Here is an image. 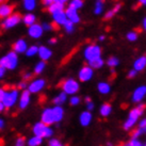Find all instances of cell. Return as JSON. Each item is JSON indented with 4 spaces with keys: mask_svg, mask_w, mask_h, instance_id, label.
Here are the masks:
<instances>
[{
    "mask_svg": "<svg viewBox=\"0 0 146 146\" xmlns=\"http://www.w3.org/2000/svg\"><path fill=\"white\" fill-rule=\"evenodd\" d=\"M64 117V110L61 106H56L53 108H47L42 113V123L46 125H52L54 123L61 122Z\"/></svg>",
    "mask_w": 146,
    "mask_h": 146,
    "instance_id": "obj_1",
    "label": "cell"
},
{
    "mask_svg": "<svg viewBox=\"0 0 146 146\" xmlns=\"http://www.w3.org/2000/svg\"><path fill=\"white\" fill-rule=\"evenodd\" d=\"M143 109H144V106L140 105L139 107H137V108H134V109H132L130 111L128 118L124 123V129L129 131V130H131L133 128L134 125L139 121V118L141 117V115L143 114Z\"/></svg>",
    "mask_w": 146,
    "mask_h": 146,
    "instance_id": "obj_2",
    "label": "cell"
},
{
    "mask_svg": "<svg viewBox=\"0 0 146 146\" xmlns=\"http://www.w3.org/2000/svg\"><path fill=\"white\" fill-rule=\"evenodd\" d=\"M33 133H34V135L41 137L43 139H48L50 137H52L53 130L48 125L40 122V123H36L35 125L33 126Z\"/></svg>",
    "mask_w": 146,
    "mask_h": 146,
    "instance_id": "obj_3",
    "label": "cell"
},
{
    "mask_svg": "<svg viewBox=\"0 0 146 146\" xmlns=\"http://www.w3.org/2000/svg\"><path fill=\"white\" fill-rule=\"evenodd\" d=\"M17 64H18V58L15 51H11L5 57L0 59V65L5 69H14Z\"/></svg>",
    "mask_w": 146,
    "mask_h": 146,
    "instance_id": "obj_4",
    "label": "cell"
},
{
    "mask_svg": "<svg viewBox=\"0 0 146 146\" xmlns=\"http://www.w3.org/2000/svg\"><path fill=\"white\" fill-rule=\"evenodd\" d=\"M18 96H19V93H18V90L17 89H13L11 91H5V94H4V97L2 99V102L4 105V108L7 109H10L12 108L13 106L16 104L17 99H18Z\"/></svg>",
    "mask_w": 146,
    "mask_h": 146,
    "instance_id": "obj_5",
    "label": "cell"
},
{
    "mask_svg": "<svg viewBox=\"0 0 146 146\" xmlns=\"http://www.w3.org/2000/svg\"><path fill=\"white\" fill-rule=\"evenodd\" d=\"M61 86L63 89V92L66 93L67 95H75L80 89L79 83L74 79H66L65 81L62 82Z\"/></svg>",
    "mask_w": 146,
    "mask_h": 146,
    "instance_id": "obj_6",
    "label": "cell"
},
{
    "mask_svg": "<svg viewBox=\"0 0 146 146\" xmlns=\"http://www.w3.org/2000/svg\"><path fill=\"white\" fill-rule=\"evenodd\" d=\"M100 54H102V49L97 45H90L84 50V57L88 61L99 58Z\"/></svg>",
    "mask_w": 146,
    "mask_h": 146,
    "instance_id": "obj_7",
    "label": "cell"
},
{
    "mask_svg": "<svg viewBox=\"0 0 146 146\" xmlns=\"http://www.w3.org/2000/svg\"><path fill=\"white\" fill-rule=\"evenodd\" d=\"M21 21V14H18V13H15V14H13V15H10L8 16V18L3 21V28L5 29H9V28H12L14 26H16L19 21Z\"/></svg>",
    "mask_w": 146,
    "mask_h": 146,
    "instance_id": "obj_8",
    "label": "cell"
},
{
    "mask_svg": "<svg viewBox=\"0 0 146 146\" xmlns=\"http://www.w3.org/2000/svg\"><path fill=\"white\" fill-rule=\"evenodd\" d=\"M44 86H45L44 79H37V80H34V81H32L29 84L28 91L30 93H38V92H41L42 90L44 89Z\"/></svg>",
    "mask_w": 146,
    "mask_h": 146,
    "instance_id": "obj_9",
    "label": "cell"
},
{
    "mask_svg": "<svg viewBox=\"0 0 146 146\" xmlns=\"http://www.w3.org/2000/svg\"><path fill=\"white\" fill-rule=\"evenodd\" d=\"M93 77V68L90 66H84L80 69L79 72V80L82 82L89 81L91 78Z\"/></svg>",
    "mask_w": 146,
    "mask_h": 146,
    "instance_id": "obj_10",
    "label": "cell"
},
{
    "mask_svg": "<svg viewBox=\"0 0 146 146\" xmlns=\"http://www.w3.org/2000/svg\"><path fill=\"white\" fill-rule=\"evenodd\" d=\"M146 95V86L142 85V86H139L138 89H135V91L132 94V102H141L142 99L145 97Z\"/></svg>",
    "mask_w": 146,
    "mask_h": 146,
    "instance_id": "obj_11",
    "label": "cell"
},
{
    "mask_svg": "<svg viewBox=\"0 0 146 146\" xmlns=\"http://www.w3.org/2000/svg\"><path fill=\"white\" fill-rule=\"evenodd\" d=\"M30 92L28 90H25L24 92L21 93V97H19V109L24 110L26 109L29 106V102H30Z\"/></svg>",
    "mask_w": 146,
    "mask_h": 146,
    "instance_id": "obj_12",
    "label": "cell"
},
{
    "mask_svg": "<svg viewBox=\"0 0 146 146\" xmlns=\"http://www.w3.org/2000/svg\"><path fill=\"white\" fill-rule=\"evenodd\" d=\"M43 33V28L42 26L36 24H33L31 26H29V35L33 38H38Z\"/></svg>",
    "mask_w": 146,
    "mask_h": 146,
    "instance_id": "obj_13",
    "label": "cell"
},
{
    "mask_svg": "<svg viewBox=\"0 0 146 146\" xmlns=\"http://www.w3.org/2000/svg\"><path fill=\"white\" fill-rule=\"evenodd\" d=\"M65 14H66L67 19H68L69 21H72L73 24H77V23L80 21V17H79V15H78L77 10H75V9L69 7V8L66 10Z\"/></svg>",
    "mask_w": 146,
    "mask_h": 146,
    "instance_id": "obj_14",
    "label": "cell"
},
{
    "mask_svg": "<svg viewBox=\"0 0 146 146\" xmlns=\"http://www.w3.org/2000/svg\"><path fill=\"white\" fill-rule=\"evenodd\" d=\"M52 16H53V21L57 25H63L65 21H67L66 14H65V12L63 10H59V11L53 12Z\"/></svg>",
    "mask_w": 146,
    "mask_h": 146,
    "instance_id": "obj_15",
    "label": "cell"
},
{
    "mask_svg": "<svg viewBox=\"0 0 146 146\" xmlns=\"http://www.w3.org/2000/svg\"><path fill=\"white\" fill-rule=\"evenodd\" d=\"M92 117H93V116H92V114H91L90 111L82 112V113L80 114V117H79L80 124H81L82 126H84V127L89 126L90 124H91V122H92Z\"/></svg>",
    "mask_w": 146,
    "mask_h": 146,
    "instance_id": "obj_16",
    "label": "cell"
},
{
    "mask_svg": "<svg viewBox=\"0 0 146 146\" xmlns=\"http://www.w3.org/2000/svg\"><path fill=\"white\" fill-rule=\"evenodd\" d=\"M13 12V5L10 4H1L0 5V18H4V17L10 16Z\"/></svg>",
    "mask_w": 146,
    "mask_h": 146,
    "instance_id": "obj_17",
    "label": "cell"
},
{
    "mask_svg": "<svg viewBox=\"0 0 146 146\" xmlns=\"http://www.w3.org/2000/svg\"><path fill=\"white\" fill-rule=\"evenodd\" d=\"M27 43L24 41V40H19V41H17L15 44L13 45V49H14V51L16 53H23V52H26V50H27Z\"/></svg>",
    "mask_w": 146,
    "mask_h": 146,
    "instance_id": "obj_18",
    "label": "cell"
},
{
    "mask_svg": "<svg viewBox=\"0 0 146 146\" xmlns=\"http://www.w3.org/2000/svg\"><path fill=\"white\" fill-rule=\"evenodd\" d=\"M37 53H38V56H40V58H41L43 61L48 60L49 58L51 57V54H52L51 50H50V49H48L47 47H45V46H42V47H40V48H38V50H37Z\"/></svg>",
    "mask_w": 146,
    "mask_h": 146,
    "instance_id": "obj_19",
    "label": "cell"
},
{
    "mask_svg": "<svg viewBox=\"0 0 146 146\" xmlns=\"http://www.w3.org/2000/svg\"><path fill=\"white\" fill-rule=\"evenodd\" d=\"M146 66V58L143 56V57L139 58L138 60H135V62L133 63V69L137 70V72H141L145 68Z\"/></svg>",
    "mask_w": 146,
    "mask_h": 146,
    "instance_id": "obj_20",
    "label": "cell"
},
{
    "mask_svg": "<svg viewBox=\"0 0 146 146\" xmlns=\"http://www.w3.org/2000/svg\"><path fill=\"white\" fill-rule=\"evenodd\" d=\"M111 112H112V106L110 105V104H104L100 107V115L104 116V117L109 116Z\"/></svg>",
    "mask_w": 146,
    "mask_h": 146,
    "instance_id": "obj_21",
    "label": "cell"
},
{
    "mask_svg": "<svg viewBox=\"0 0 146 146\" xmlns=\"http://www.w3.org/2000/svg\"><path fill=\"white\" fill-rule=\"evenodd\" d=\"M102 65H104V60L100 57L89 61V66L92 68H100Z\"/></svg>",
    "mask_w": 146,
    "mask_h": 146,
    "instance_id": "obj_22",
    "label": "cell"
},
{
    "mask_svg": "<svg viewBox=\"0 0 146 146\" xmlns=\"http://www.w3.org/2000/svg\"><path fill=\"white\" fill-rule=\"evenodd\" d=\"M66 98H67V94L64 93V92H61L57 97L53 99V102L56 106H61L66 102Z\"/></svg>",
    "mask_w": 146,
    "mask_h": 146,
    "instance_id": "obj_23",
    "label": "cell"
},
{
    "mask_svg": "<svg viewBox=\"0 0 146 146\" xmlns=\"http://www.w3.org/2000/svg\"><path fill=\"white\" fill-rule=\"evenodd\" d=\"M63 8H64V4L59 3V2H56V1H52V2L48 5V11L52 14V13L56 12V11L63 10Z\"/></svg>",
    "mask_w": 146,
    "mask_h": 146,
    "instance_id": "obj_24",
    "label": "cell"
},
{
    "mask_svg": "<svg viewBox=\"0 0 146 146\" xmlns=\"http://www.w3.org/2000/svg\"><path fill=\"white\" fill-rule=\"evenodd\" d=\"M119 146H145V143L142 142L139 138H131V140L128 143L122 144Z\"/></svg>",
    "mask_w": 146,
    "mask_h": 146,
    "instance_id": "obj_25",
    "label": "cell"
},
{
    "mask_svg": "<svg viewBox=\"0 0 146 146\" xmlns=\"http://www.w3.org/2000/svg\"><path fill=\"white\" fill-rule=\"evenodd\" d=\"M97 89H98V91H99V93L108 94V93H110V90H111V88H110L109 83H107V82H100V83L98 84Z\"/></svg>",
    "mask_w": 146,
    "mask_h": 146,
    "instance_id": "obj_26",
    "label": "cell"
},
{
    "mask_svg": "<svg viewBox=\"0 0 146 146\" xmlns=\"http://www.w3.org/2000/svg\"><path fill=\"white\" fill-rule=\"evenodd\" d=\"M43 143V138L41 137H37V135H34L28 141V145L29 146H40Z\"/></svg>",
    "mask_w": 146,
    "mask_h": 146,
    "instance_id": "obj_27",
    "label": "cell"
},
{
    "mask_svg": "<svg viewBox=\"0 0 146 146\" xmlns=\"http://www.w3.org/2000/svg\"><path fill=\"white\" fill-rule=\"evenodd\" d=\"M121 7H122V4L118 3L116 4L115 7L113 8V10H111V11H109V12L106 13L105 15V19H110V18H112L113 17V15L115 14V13H117L118 11H119V9H121Z\"/></svg>",
    "mask_w": 146,
    "mask_h": 146,
    "instance_id": "obj_28",
    "label": "cell"
},
{
    "mask_svg": "<svg viewBox=\"0 0 146 146\" xmlns=\"http://www.w3.org/2000/svg\"><path fill=\"white\" fill-rule=\"evenodd\" d=\"M35 4H36V0H24V7L26 10L31 11L35 8Z\"/></svg>",
    "mask_w": 146,
    "mask_h": 146,
    "instance_id": "obj_29",
    "label": "cell"
},
{
    "mask_svg": "<svg viewBox=\"0 0 146 146\" xmlns=\"http://www.w3.org/2000/svg\"><path fill=\"white\" fill-rule=\"evenodd\" d=\"M34 21H35V16L33 15V14H27L26 16L24 17V23L25 25H27V26H31V25L34 24Z\"/></svg>",
    "mask_w": 146,
    "mask_h": 146,
    "instance_id": "obj_30",
    "label": "cell"
},
{
    "mask_svg": "<svg viewBox=\"0 0 146 146\" xmlns=\"http://www.w3.org/2000/svg\"><path fill=\"white\" fill-rule=\"evenodd\" d=\"M145 129L146 128H140V127L137 129H133L131 138H140L142 134H145Z\"/></svg>",
    "mask_w": 146,
    "mask_h": 146,
    "instance_id": "obj_31",
    "label": "cell"
},
{
    "mask_svg": "<svg viewBox=\"0 0 146 146\" xmlns=\"http://www.w3.org/2000/svg\"><path fill=\"white\" fill-rule=\"evenodd\" d=\"M45 66H46V64H45L44 61L38 62V63L36 64V66H35V68H34V73L36 74V75H40V74L44 70Z\"/></svg>",
    "mask_w": 146,
    "mask_h": 146,
    "instance_id": "obj_32",
    "label": "cell"
},
{
    "mask_svg": "<svg viewBox=\"0 0 146 146\" xmlns=\"http://www.w3.org/2000/svg\"><path fill=\"white\" fill-rule=\"evenodd\" d=\"M82 5H83L82 0H72V1H70V4H69V7H70V8H73V9H75V10L80 9Z\"/></svg>",
    "mask_w": 146,
    "mask_h": 146,
    "instance_id": "obj_33",
    "label": "cell"
},
{
    "mask_svg": "<svg viewBox=\"0 0 146 146\" xmlns=\"http://www.w3.org/2000/svg\"><path fill=\"white\" fill-rule=\"evenodd\" d=\"M63 26H64V28L67 33H72L74 31V24L72 23V21H69L68 19L63 24Z\"/></svg>",
    "mask_w": 146,
    "mask_h": 146,
    "instance_id": "obj_34",
    "label": "cell"
},
{
    "mask_svg": "<svg viewBox=\"0 0 146 146\" xmlns=\"http://www.w3.org/2000/svg\"><path fill=\"white\" fill-rule=\"evenodd\" d=\"M37 50H38V47H36V46H31L30 48H27L26 53H27L28 57H32V56H34V54H36Z\"/></svg>",
    "mask_w": 146,
    "mask_h": 146,
    "instance_id": "obj_35",
    "label": "cell"
},
{
    "mask_svg": "<svg viewBox=\"0 0 146 146\" xmlns=\"http://www.w3.org/2000/svg\"><path fill=\"white\" fill-rule=\"evenodd\" d=\"M108 65H109L110 67H115V66L118 65V60L114 57L110 58L109 60H108Z\"/></svg>",
    "mask_w": 146,
    "mask_h": 146,
    "instance_id": "obj_36",
    "label": "cell"
},
{
    "mask_svg": "<svg viewBox=\"0 0 146 146\" xmlns=\"http://www.w3.org/2000/svg\"><path fill=\"white\" fill-rule=\"evenodd\" d=\"M80 97H78V96H74L70 98V100H69V102H70V105L72 106H78L79 104H80Z\"/></svg>",
    "mask_w": 146,
    "mask_h": 146,
    "instance_id": "obj_37",
    "label": "cell"
},
{
    "mask_svg": "<svg viewBox=\"0 0 146 146\" xmlns=\"http://www.w3.org/2000/svg\"><path fill=\"white\" fill-rule=\"evenodd\" d=\"M102 11V1H97V3H96V5H95V11H94V13H95V14H100Z\"/></svg>",
    "mask_w": 146,
    "mask_h": 146,
    "instance_id": "obj_38",
    "label": "cell"
},
{
    "mask_svg": "<svg viewBox=\"0 0 146 146\" xmlns=\"http://www.w3.org/2000/svg\"><path fill=\"white\" fill-rule=\"evenodd\" d=\"M49 146H64L58 139H51L49 141Z\"/></svg>",
    "mask_w": 146,
    "mask_h": 146,
    "instance_id": "obj_39",
    "label": "cell"
},
{
    "mask_svg": "<svg viewBox=\"0 0 146 146\" xmlns=\"http://www.w3.org/2000/svg\"><path fill=\"white\" fill-rule=\"evenodd\" d=\"M127 38H128L129 41L133 42L138 38V34H137V32H129L127 34Z\"/></svg>",
    "mask_w": 146,
    "mask_h": 146,
    "instance_id": "obj_40",
    "label": "cell"
},
{
    "mask_svg": "<svg viewBox=\"0 0 146 146\" xmlns=\"http://www.w3.org/2000/svg\"><path fill=\"white\" fill-rule=\"evenodd\" d=\"M25 144H26L25 139L24 138H18L16 140V144H15V146H25Z\"/></svg>",
    "mask_w": 146,
    "mask_h": 146,
    "instance_id": "obj_41",
    "label": "cell"
},
{
    "mask_svg": "<svg viewBox=\"0 0 146 146\" xmlns=\"http://www.w3.org/2000/svg\"><path fill=\"white\" fill-rule=\"evenodd\" d=\"M86 109H88V111H92L94 109V104L92 102V100L86 102Z\"/></svg>",
    "mask_w": 146,
    "mask_h": 146,
    "instance_id": "obj_42",
    "label": "cell"
},
{
    "mask_svg": "<svg viewBox=\"0 0 146 146\" xmlns=\"http://www.w3.org/2000/svg\"><path fill=\"white\" fill-rule=\"evenodd\" d=\"M139 127H140V128H146V119L145 118H143L142 121L139 123Z\"/></svg>",
    "mask_w": 146,
    "mask_h": 146,
    "instance_id": "obj_43",
    "label": "cell"
},
{
    "mask_svg": "<svg viewBox=\"0 0 146 146\" xmlns=\"http://www.w3.org/2000/svg\"><path fill=\"white\" fill-rule=\"evenodd\" d=\"M135 75H137V70L132 69V70H130L129 73H128V78H133Z\"/></svg>",
    "mask_w": 146,
    "mask_h": 146,
    "instance_id": "obj_44",
    "label": "cell"
},
{
    "mask_svg": "<svg viewBox=\"0 0 146 146\" xmlns=\"http://www.w3.org/2000/svg\"><path fill=\"white\" fill-rule=\"evenodd\" d=\"M4 94H5V90L0 88V102H2V99L4 97Z\"/></svg>",
    "mask_w": 146,
    "mask_h": 146,
    "instance_id": "obj_45",
    "label": "cell"
},
{
    "mask_svg": "<svg viewBox=\"0 0 146 146\" xmlns=\"http://www.w3.org/2000/svg\"><path fill=\"white\" fill-rule=\"evenodd\" d=\"M4 73H5V68H4V67H2V66L0 65V79L4 76Z\"/></svg>",
    "mask_w": 146,
    "mask_h": 146,
    "instance_id": "obj_46",
    "label": "cell"
},
{
    "mask_svg": "<svg viewBox=\"0 0 146 146\" xmlns=\"http://www.w3.org/2000/svg\"><path fill=\"white\" fill-rule=\"evenodd\" d=\"M32 77V75L30 73H27V74H25V76H24V79H25V81H27V80H29L30 78Z\"/></svg>",
    "mask_w": 146,
    "mask_h": 146,
    "instance_id": "obj_47",
    "label": "cell"
},
{
    "mask_svg": "<svg viewBox=\"0 0 146 146\" xmlns=\"http://www.w3.org/2000/svg\"><path fill=\"white\" fill-rule=\"evenodd\" d=\"M26 86H27V84H26V81H23V82H21V83L18 84V89H26Z\"/></svg>",
    "mask_w": 146,
    "mask_h": 146,
    "instance_id": "obj_48",
    "label": "cell"
},
{
    "mask_svg": "<svg viewBox=\"0 0 146 146\" xmlns=\"http://www.w3.org/2000/svg\"><path fill=\"white\" fill-rule=\"evenodd\" d=\"M53 0H42V2H43V4H45V5H47L48 7L49 4L52 2Z\"/></svg>",
    "mask_w": 146,
    "mask_h": 146,
    "instance_id": "obj_49",
    "label": "cell"
},
{
    "mask_svg": "<svg viewBox=\"0 0 146 146\" xmlns=\"http://www.w3.org/2000/svg\"><path fill=\"white\" fill-rule=\"evenodd\" d=\"M53 1H56V2H59V3H62V4H64L66 3L68 0H53Z\"/></svg>",
    "mask_w": 146,
    "mask_h": 146,
    "instance_id": "obj_50",
    "label": "cell"
},
{
    "mask_svg": "<svg viewBox=\"0 0 146 146\" xmlns=\"http://www.w3.org/2000/svg\"><path fill=\"white\" fill-rule=\"evenodd\" d=\"M3 127H4V122H3V119H1V118H0V130L2 129Z\"/></svg>",
    "mask_w": 146,
    "mask_h": 146,
    "instance_id": "obj_51",
    "label": "cell"
},
{
    "mask_svg": "<svg viewBox=\"0 0 146 146\" xmlns=\"http://www.w3.org/2000/svg\"><path fill=\"white\" fill-rule=\"evenodd\" d=\"M3 110H4V105H3V102H0V112H2Z\"/></svg>",
    "mask_w": 146,
    "mask_h": 146,
    "instance_id": "obj_52",
    "label": "cell"
},
{
    "mask_svg": "<svg viewBox=\"0 0 146 146\" xmlns=\"http://www.w3.org/2000/svg\"><path fill=\"white\" fill-rule=\"evenodd\" d=\"M145 2H146V0H139V5H144L145 4Z\"/></svg>",
    "mask_w": 146,
    "mask_h": 146,
    "instance_id": "obj_53",
    "label": "cell"
},
{
    "mask_svg": "<svg viewBox=\"0 0 146 146\" xmlns=\"http://www.w3.org/2000/svg\"><path fill=\"white\" fill-rule=\"evenodd\" d=\"M56 42H57V40H56V38H51V40L49 41V43H50V44H54Z\"/></svg>",
    "mask_w": 146,
    "mask_h": 146,
    "instance_id": "obj_54",
    "label": "cell"
},
{
    "mask_svg": "<svg viewBox=\"0 0 146 146\" xmlns=\"http://www.w3.org/2000/svg\"><path fill=\"white\" fill-rule=\"evenodd\" d=\"M90 100H91V98H90L89 96H86V97H85V102H90Z\"/></svg>",
    "mask_w": 146,
    "mask_h": 146,
    "instance_id": "obj_55",
    "label": "cell"
},
{
    "mask_svg": "<svg viewBox=\"0 0 146 146\" xmlns=\"http://www.w3.org/2000/svg\"><path fill=\"white\" fill-rule=\"evenodd\" d=\"M99 40H100V41H104V40H105V36H100L99 37Z\"/></svg>",
    "mask_w": 146,
    "mask_h": 146,
    "instance_id": "obj_56",
    "label": "cell"
},
{
    "mask_svg": "<svg viewBox=\"0 0 146 146\" xmlns=\"http://www.w3.org/2000/svg\"><path fill=\"white\" fill-rule=\"evenodd\" d=\"M107 145H108V146H112V144H111V143H108Z\"/></svg>",
    "mask_w": 146,
    "mask_h": 146,
    "instance_id": "obj_57",
    "label": "cell"
},
{
    "mask_svg": "<svg viewBox=\"0 0 146 146\" xmlns=\"http://www.w3.org/2000/svg\"><path fill=\"white\" fill-rule=\"evenodd\" d=\"M3 1H5V0H0V3H2Z\"/></svg>",
    "mask_w": 146,
    "mask_h": 146,
    "instance_id": "obj_58",
    "label": "cell"
},
{
    "mask_svg": "<svg viewBox=\"0 0 146 146\" xmlns=\"http://www.w3.org/2000/svg\"><path fill=\"white\" fill-rule=\"evenodd\" d=\"M97 1H102V0H97Z\"/></svg>",
    "mask_w": 146,
    "mask_h": 146,
    "instance_id": "obj_59",
    "label": "cell"
}]
</instances>
